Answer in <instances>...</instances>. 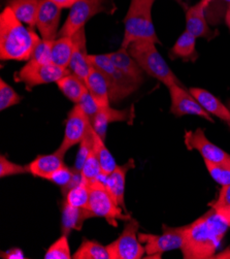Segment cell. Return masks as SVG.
Wrapping results in <instances>:
<instances>
[{"mask_svg":"<svg viewBox=\"0 0 230 259\" xmlns=\"http://www.w3.org/2000/svg\"><path fill=\"white\" fill-rule=\"evenodd\" d=\"M228 227L214 209L186 225L181 248L183 257L185 259L214 258Z\"/></svg>","mask_w":230,"mask_h":259,"instance_id":"1","label":"cell"},{"mask_svg":"<svg viewBox=\"0 0 230 259\" xmlns=\"http://www.w3.org/2000/svg\"><path fill=\"white\" fill-rule=\"evenodd\" d=\"M42 38L33 28L25 27L7 7L0 15V58L3 61H29Z\"/></svg>","mask_w":230,"mask_h":259,"instance_id":"2","label":"cell"},{"mask_svg":"<svg viewBox=\"0 0 230 259\" xmlns=\"http://www.w3.org/2000/svg\"><path fill=\"white\" fill-rule=\"evenodd\" d=\"M155 0H131L124 19V36L121 48L127 49L136 40H151L160 44L152 20V8Z\"/></svg>","mask_w":230,"mask_h":259,"instance_id":"3","label":"cell"},{"mask_svg":"<svg viewBox=\"0 0 230 259\" xmlns=\"http://www.w3.org/2000/svg\"><path fill=\"white\" fill-rule=\"evenodd\" d=\"M127 50L145 72L155 77L166 87L172 85L184 86L160 55L154 41L136 40L130 44Z\"/></svg>","mask_w":230,"mask_h":259,"instance_id":"4","label":"cell"},{"mask_svg":"<svg viewBox=\"0 0 230 259\" xmlns=\"http://www.w3.org/2000/svg\"><path fill=\"white\" fill-rule=\"evenodd\" d=\"M89 186L90 199L88 209L94 217L105 218L114 227L118 226V220L127 221L131 218V214L127 213L117 202L104 182L97 180L90 183Z\"/></svg>","mask_w":230,"mask_h":259,"instance_id":"5","label":"cell"},{"mask_svg":"<svg viewBox=\"0 0 230 259\" xmlns=\"http://www.w3.org/2000/svg\"><path fill=\"white\" fill-rule=\"evenodd\" d=\"M64 25L58 33V37L72 36L82 28L94 16L100 13L113 14L116 7L112 0H78L71 9H69Z\"/></svg>","mask_w":230,"mask_h":259,"instance_id":"6","label":"cell"},{"mask_svg":"<svg viewBox=\"0 0 230 259\" xmlns=\"http://www.w3.org/2000/svg\"><path fill=\"white\" fill-rule=\"evenodd\" d=\"M92 65L100 69L107 76L110 86L111 101L117 103L135 92L141 85H139L131 77H129L119 68H117L107 54L89 55Z\"/></svg>","mask_w":230,"mask_h":259,"instance_id":"7","label":"cell"},{"mask_svg":"<svg viewBox=\"0 0 230 259\" xmlns=\"http://www.w3.org/2000/svg\"><path fill=\"white\" fill-rule=\"evenodd\" d=\"M70 71L62 68L52 62L40 63L29 60L24 67L18 71L14 80L18 83H23L28 91L39 85L57 83L61 77L68 74Z\"/></svg>","mask_w":230,"mask_h":259,"instance_id":"8","label":"cell"},{"mask_svg":"<svg viewBox=\"0 0 230 259\" xmlns=\"http://www.w3.org/2000/svg\"><path fill=\"white\" fill-rule=\"evenodd\" d=\"M140 223L130 218L126 221L119 238L107 246L111 259H141L146 253L139 239Z\"/></svg>","mask_w":230,"mask_h":259,"instance_id":"9","label":"cell"},{"mask_svg":"<svg viewBox=\"0 0 230 259\" xmlns=\"http://www.w3.org/2000/svg\"><path fill=\"white\" fill-rule=\"evenodd\" d=\"M163 234L160 236L151 234H139L141 243L145 244L148 258H161L162 254L168 251L181 249L184 240V228L162 226Z\"/></svg>","mask_w":230,"mask_h":259,"instance_id":"10","label":"cell"},{"mask_svg":"<svg viewBox=\"0 0 230 259\" xmlns=\"http://www.w3.org/2000/svg\"><path fill=\"white\" fill-rule=\"evenodd\" d=\"M91 125L92 123L88 115L81 108V106L75 103V106L68 113L67 119L65 121L64 137L57 151L65 156L66 152L71 147L82 142Z\"/></svg>","mask_w":230,"mask_h":259,"instance_id":"11","label":"cell"},{"mask_svg":"<svg viewBox=\"0 0 230 259\" xmlns=\"http://www.w3.org/2000/svg\"><path fill=\"white\" fill-rule=\"evenodd\" d=\"M170 95V113L175 117L194 115L210 122H214L211 115L202 108L197 99L184 86L172 85L168 87Z\"/></svg>","mask_w":230,"mask_h":259,"instance_id":"12","label":"cell"},{"mask_svg":"<svg viewBox=\"0 0 230 259\" xmlns=\"http://www.w3.org/2000/svg\"><path fill=\"white\" fill-rule=\"evenodd\" d=\"M185 144L189 150H197L204 161L219 163L230 158V154L213 144L201 128L194 132H186Z\"/></svg>","mask_w":230,"mask_h":259,"instance_id":"13","label":"cell"},{"mask_svg":"<svg viewBox=\"0 0 230 259\" xmlns=\"http://www.w3.org/2000/svg\"><path fill=\"white\" fill-rule=\"evenodd\" d=\"M61 12L62 9L50 0H41L36 20V27L43 40H54L58 37Z\"/></svg>","mask_w":230,"mask_h":259,"instance_id":"14","label":"cell"},{"mask_svg":"<svg viewBox=\"0 0 230 259\" xmlns=\"http://www.w3.org/2000/svg\"><path fill=\"white\" fill-rule=\"evenodd\" d=\"M72 39L74 48L68 70L85 82L86 77L94 67L89 59V54L87 53L85 28L75 32L72 35Z\"/></svg>","mask_w":230,"mask_h":259,"instance_id":"15","label":"cell"},{"mask_svg":"<svg viewBox=\"0 0 230 259\" xmlns=\"http://www.w3.org/2000/svg\"><path fill=\"white\" fill-rule=\"evenodd\" d=\"M208 7L209 5L204 0H201L186 10V30L196 38L204 37L210 40L214 37V32L211 30L206 17Z\"/></svg>","mask_w":230,"mask_h":259,"instance_id":"16","label":"cell"},{"mask_svg":"<svg viewBox=\"0 0 230 259\" xmlns=\"http://www.w3.org/2000/svg\"><path fill=\"white\" fill-rule=\"evenodd\" d=\"M133 118V109L118 111L112 109L110 106L106 108H101L97 114L92 118L91 123L94 132L102 139L106 141L107 131L109 124L113 122L121 121H130Z\"/></svg>","mask_w":230,"mask_h":259,"instance_id":"17","label":"cell"},{"mask_svg":"<svg viewBox=\"0 0 230 259\" xmlns=\"http://www.w3.org/2000/svg\"><path fill=\"white\" fill-rule=\"evenodd\" d=\"M89 93L100 108L110 106V86L107 76L100 69L93 67L85 80Z\"/></svg>","mask_w":230,"mask_h":259,"instance_id":"18","label":"cell"},{"mask_svg":"<svg viewBox=\"0 0 230 259\" xmlns=\"http://www.w3.org/2000/svg\"><path fill=\"white\" fill-rule=\"evenodd\" d=\"M133 167H134V161L133 159H130L124 165H118L110 175L107 176L105 181L106 187L125 211H126V205H125L126 175Z\"/></svg>","mask_w":230,"mask_h":259,"instance_id":"19","label":"cell"},{"mask_svg":"<svg viewBox=\"0 0 230 259\" xmlns=\"http://www.w3.org/2000/svg\"><path fill=\"white\" fill-rule=\"evenodd\" d=\"M107 55L117 68L131 77L139 85L143 84L145 71L142 69L135 59L129 54L128 50L121 48L116 52L108 53Z\"/></svg>","mask_w":230,"mask_h":259,"instance_id":"20","label":"cell"},{"mask_svg":"<svg viewBox=\"0 0 230 259\" xmlns=\"http://www.w3.org/2000/svg\"><path fill=\"white\" fill-rule=\"evenodd\" d=\"M63 159L64 155L56 150L52 154L38 155L34 160L27 164V167L32 176L47 180L53 172L65 165Z\"/></svg>","mask_w":230,"mask_h":259,"instance_id":"21","label":"cell"},{"mask_svg":"<svg viewBox=\"0 0 230 259\" xmlns=\"http://www.w3.org/2000/svg\"><path fill=\"white\" fill-rule=\"evenodd\" d=\"M189 91L210 115L212 114L218 117L222 121L226 122L230 127V110L225 105H223L220 99L204 89L190 88Z\"/></svg>","mask_w":230,"mask_h":259,"instance_id":"22","label":"cell"},{"mask_svg":"<svg viewBox=\"0 0 230 259\" xmlns=\"http://www.w3.org/2000/svg\"><path fill=\"white\" fill-rule=\"evenodd\" d=\"M40 4L41 0H9L7 7L22 23L33 28L36 26Z\"/></svg>","mask_w":230,"mask_h":259,"instance_id":"23","label":"cell"},{"mask_svg":"<svg viewBox=\"0 0 230 259\" xmlns=\"http://www.w3.org/2000/svg\"><path fill=\"white\" fill-rule=\"evenodd\" d=\"M94 217L89 209L74 208L69 204L63 203L62 209V232L63 235L68 236L71 230H81L83 223Z\"/></svg>","mask_w":230,"mask_h":259,"instance_id":"24","label":"cell"},{"mask_svg":"<svg viewBox=\"0 0 230 259\" xmlns=\"http://www.w3.org/2000/svg\"><path fill=\"white\" fill-rule=\"evenodd\" d=\"M56 84L62 94L73 103H78L88 92L85 82L71 72L61 77Z\"/></svg>","mask_w":230,"mask_h":259,"instance_id":"25","label":"cell"},{"mask_svg":"<svg viewBox=\"0 0 230 259\" xmlns=\"http://www.w3.org/2000/svg\"><path fill=\"white\" fill-rule=\"evenodd\" d=\"M73 39L72 36L57 37L53 40L52 50H51V61L52 63L68 69L71 56L73 53Z\"/></svg>","mask_w":230,"mask_h":259,"instance_id":"26","label":"cell"},{"mask_svg":"<svg viewBox=\"0 0 230 259\" xmlns=\"http://www.w3.org/2000/svg\"><path fill=\"white\" fill-rule=\"evenodd\" d=\"M170 57L181 58L184 61L196 60V37L189 31L185 30L171 48Z\"/></svg>","mask_w":230,"mask_h":259,"instance_id":"27","label":"cell"},{"mask_svg":"<svg viewBox=\"0 0 230 259\" xmlns=\"http://www.w3.org/2000/svg\"><path fill=\"white\" fill-rule=\"evenodd\" d=\"M47 180L60 186L62 189V193L64 195L70 188L81 182L83 180V176L81 171L76 170L74 167L71 168L66 165H63L62 167H60L55 172L51 175Z\"/></svg>","mask_w":230,"mask_h":259,"instance_id":"28","label":"cell"},{"mask_svg":"<svg viewBox=\"0 0 230 259\" xmlns=\"http://www.w3.org/2000/svg\"><path fill=\"white\" fill-rule=\"evenodd\" d=\"M64 203L69 204L74 208L88 209L89 208V199H90V186L87 181L83 180L79 184H76L70 188L65 194Z\"/></svg>","mask_w":230,"mask_h":259,"instance_id":"29","label":"cell"},{"mask_svg":"<svg viewBox=\"0 0 230 259\" xmlns=\"http://www.w3.org/2000/svg\"><path fill=\"white\" fill-rule=\"evenodd\" d=\"M73 259H111L107 246L101 244L84 240L79 249L72 255Z\"/></svg>","mask_w":230,"mask_h":259,"instance_id":"30","label":"cell"},{"mask_svg":"<svg viewBox=\"0 0 230 259\" xmlns=\"http://www.w3.org/2000/svg\"><path fill=\"white\" fill-rule=\"evenodd\" d=\"M94 151L102 172L105 175H110L118 165L116 163L114 156L107 148L105 141L102 140L95 132H94Z\"/></svg>","mask_w":230,"mask_h":259,"instance_id":"31","label":"cell"},{"mask_svg":"<svg viewBox=\"0 0 230 259\" xmlns=\"http://www.w3.org/2000/svg\"><path fill=\"white\" fill-rule=\"evenodd\" d=\"M81 172H82L83 178L87 181L89 184L97 180L101 181V182H104V180L106 179L107 175H105L101 170L100 164L98 162V159L96 157V154L94 151V147H93L92 152L88 156V158L86 159Z\"/></svg>","mask_w":230,"mask_h":259,"instance_id":"32","label":"cell"},{"mask_svg":"<svg viewBox=\"0 0 230 259\" xmlns=\"http://www.w3.org/2000/svg\"><path fill=\"white\" fill-rule=\"evenodd\" d=\"M93 147H94V129H93V126L91 125V127L89 128V131L87 132L86 136L84 137V139L80 143V149H79L78 154H76L75 162H74V165H73V167L76 170H79V171L82 170L86 159L88 158L90 153L93 150Z\"/></svg>","mask_w":230,"mask_h":259,"instance_id":"33","label":"cell"},{"mask_svg":"<svg viewBox=\"0 0 230 259\" xmlns=\"http://www.w3.org/2000/svg\"><path fill=\"white\" fill-rule=\"evenodd\" d=\"M211 177L221 186L230 184V158L226 161L214 163L204 161Z\"/></svg>","mask_w":230,"mask_h":259,"instance_id":"34","label":"cell"},{"mask_svg":"<svg viewBox=\"0 0 230 259\" xmlns=\"http://www.w3.org/2000/svg\"><path fill=\"white\" fill-rule=\"evenodd\" d=\"M45 259H70L72 255L70 253V247L66 235H62L52 246H51L45 254Z\"/></svg>","mask_w":230,"mask_h":259,"instance_id":"35","label":"cell"},{"mask_svg":"<svg viewBox=\"0 0 230 259\" xmlns=\"http://www.w3.org/2000/svg\"><path fill=\"white\" fill-rule=\"evenodd\" d=\"M22 97L3 79L0 80V110L5 111L20 103Z\"/></svg>","mask_w":230,"mask_h":259,"instance_id":"36","label":"cell"},{"mask_svg":"<svg viewBox=\"0 0 230 259\" xmlns=\"http://www.w3.org/2000/svg\"><path fill=\"white\" fill-rule=\"evenodd\" d=\"M29 174L27 165H21L9 160L4 155L0 156V178Z\"/></svg>","mask_w":230,"mask_h":259,"instance_id":"37","label":"cell"},{"mask_svg":"<svg viewBox=\"0 0 230 259\" xmlns=\"http://www.w3.org/2000/svg\"><path fill=\"white\" fill-rule=\"evenodd\" d=\"M52 44H53V40L41 39L40 42L35 48L30 60L40 62V63L52 62L51 61V50H52Z\"/></svg>","mask_w":230,"mask_h":259,"instance_id":"38","label":"cell"},{"mask_svg":"<svg viewBox=\"0 0 230 259\" xmlns=\"http://www.w3.org/2000/svg\"><path fill=\"white\" fill-rule=\"evenodd\" d=\"M78 105L81 106V108L85 111V113L88 115L90 120L97 114V112L101 109L97 102L94 100L92 95L89 93V91L82 97V99L78 102Z\"/></svg>","mask_w":230,"mask_h":259,"instance_id":"39","label":"cell"},{"mask_svg":"<svg viewBox=\"0 0 230 259\" xmlns=\"http://www.w3.org/2000/svg\"><path fill=\"white\" fill-rule=\"evenodd\" d=\"M212 209H230V184L222 186L216 201L211 203Z\"/></svg>","mask_w":230,"mask_h":259,"instance_id":"40","label":"cell"},{"mask_svg":"<svg viewBox=\"0 0 230 259\" xmlns=\"http://www.w3.org/2000/svg\"><path fill=\"white\" fill-rule=\"evenodd\" d=\"M2 257L7 258V259H22V258H25L23 251L20 250L19 248H13V249L9 250L6 253H2Z\"/></svg>","mask_w":230,"mask_h":259,"instance_id":"41","label":"cell"},{"mask_svg":"<svg viewBox=\"0 0 230 259\" xmlns=\"http://www.w3.org/2000/svg\"><path fill=\"white\" fill-rule=\"evenodd\" d=\"M53 4H55L60 9H71L72 6L78 2V0H50Z\"/></svg>","mask_w":230,"mask_h":259,"instance_id":"42","label":"cell"},{"mask_svg":"<svg viewBox=\"0 0 230 259\" xmlns=\"http://www.w3.org/2000/svg\"><path fill=\"white\" fill-rule=\"evenodd\" d=\"M215 211L230 227V209H220V210H215Z\"/></svg>","mask_w":230,"mask_h":259,"instance_id":"43","label":"cell"},{"mask_svg":"<svg viewBox=\"0 0 230 259\" xmlns=\"http://www.w3.org/2000/svg\"><path fill=\"white\" fill-rule=\"evenodd\" d=\"M208 5H210L213 0H204ZM223 2L225 3L226 7H227V10H226V15H225V21H226V25L227 27L230 29V0H223Z\"/></svg>","mask_w":230,"mask_h":259,"instance_id":"44","label":"cell"},{"mask_svg":"<svg viewBox=\"0 0 230 259\" xmlns=\"http://www.w3.org/2000/svg\"><path fill=\"white\" fill-rule=\"evenodd\" d=\"M174 2L177 4V5H180L181 7H183L185 10H187L188 8H187V6L185 5V3L183 2V0H174Z\"/></svg>","mask_w":230,"mask_h":259,"instance_id":"45","label":"cell"},{"mask_svg":"<svg viewBox=\"0 0 230 259\" xmlns=\"http://www.w3.org/2000/svg\"><path fill=\"white\" fill-rule=\"evenodd\" d=\"M227 252H228V254L226 255V258H230V249L227 250Z\"/></svg>","mask_w":230,"mask_h":259,"instance_id":"46","label":"cell"},{"mask_svg":"<svg viewBox=\"0 0 230 259\" xmlns=\"http://www.w3.org/2000/svg\"><path fill=\"white\" fill-rule=\"evenodd\" d=\"M228 108H229V110H230V101H229V105H228Z\"/></svg>","mask_w":230,"mask_h":259,"instance_id":"47","label":"cell"}]
</instances>
